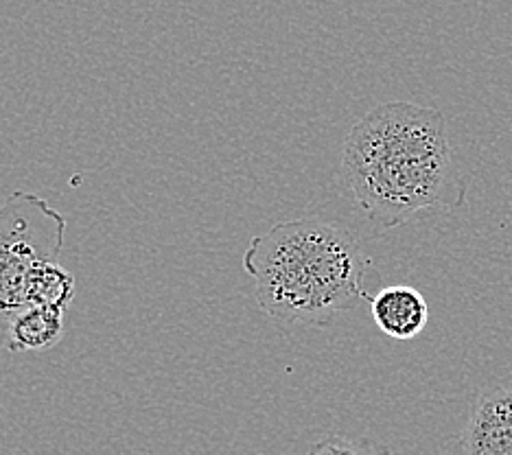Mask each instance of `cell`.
Wrapping results in <instances>:
<instances>
[{"mask_svg":"<svg viewBox=\"0 0 512 455\" xmlns=\"http://www.w3.org/2000/svg\"><path fill=\"white\" fill-rule=\"evenodd\" d=\"M342 180L370 224L392 230L423 210L460 208L469 175L460 173L445 114L390 101L348 132Z\"/></svg>","mask_w":512,"mask_h":455,"instance_id":"obj_1","label":"cell"},{"mask_svg":"<svg viewBox=\"0 0 512 455\" xmlns=\"http://www.w3.org/2000/svg\"><path fill=\"white\" fill-rule=\"evenodd\" d=\"M256 305L287 324L329 326L372 300L366 289L372 259L351 230L305 217L272 226L243 252Z\"/></svg>","mask_w":512,"mask_h":455,"instance_id":"obj_2","label":"cell"},{"mask_svg":"<svg viewBox=\"0 0 512 455\" xmlns=\"http://www.w3.org/2000/svg\"><path fill=\"white\" fill-rule=\"evenodd\" d=\"M66 217L44 197L11 193L0 206V324L27 309V283L38 265L60 261Z\"/></svg>","mask_w":512,"mask_h":455,"instance_id":"obj_3","label":"cell"},{"mask_svg":"<svg viewBox=\"0 0 512 455\" xmlns=\"http://www.w3.org/2000/svg\"><path fill=\"white\" fill-rule=\"evenodd\" d=\"M451 455H512V381L477 394Z\"/></svg>","mask_w":512,"mask_h":455,"instance_id":"obj_4","label":"cell"},{"mask_svg":"<svg viewBox=\"0 0 512 455\" xmlns=\"http://www.w3.org/2000/svg\"><path fill=\"white\" fill-rule=\"evenodd\" d=\"M370 311L379 331L401 342L414 340L429 322L425 296L410 285H390L379 289L370 300Z\"/></svg>","mask_w":512,"mask_h":455,"instance_id":"obj_5","label":"cell"},{"mask_svg":"<svg viewBox=\"0 0 512 455\" xmlns=\"http://www.w3.org/2000/svg\"><path fill=\"white\" fill-rule=\"evenodd\" d=\"M66 311L51 307H27L7 322L5 346L9 353H40L60 344Z\"/></svg>","mask_w":512,"mask_h":455,"instance_id":"obj_6","label":"cell"},{"mask_svg":"<svg viewBox=\"0 0 512 455\" xmlns=\"http://www.w3.org/2000/svg\"><path fill=\"white\" fill-rule=\"evenodd\" d=\"M75 287V276L60 261L42 263L33 270L27 283V307H51L68 313Z\"/></svg>","mask_w":512,"mask_h":455,"instance_id":"obj_7","label":"cell"},{"mask_svg":"<svg viewBox=\"0 0 512 455\" xmlns=\"http://www.w3.org/2000/svg\"><path fill=\"white\" fill-rule=\"evenodd\" d=\"M309 455H392V451L372 438H351L333 434L318 440Z\"/></svg>","mask_w":512,"mask_h":455,"instance_id":"obj_8","label":"cell"}]
</instances>
